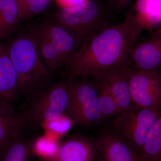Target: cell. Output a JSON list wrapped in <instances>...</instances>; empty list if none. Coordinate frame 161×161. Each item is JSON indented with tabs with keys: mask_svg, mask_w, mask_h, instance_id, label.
Returning a JSON list of instances; mask_svg holds the SVG:
<instances>
[{
	"mask_svg": "<svg viewBox=\"0 0 161 161\" xmlns=\"http://www.w3.org/2000/svg\"><path fill=\"white\" fill-rule=\"evenodd\" d=\"M71 123H74L64 114L53 120L44 124L43 126L47 130L61 135L68 131L71 125Z\"/></svg>",
	"mask_w": 161,
	"mask_h": 161,
	"instance_id": "603a6c76",
	"label": "cell"
},
{
	"mask_svg": "<svg viewBox=\"0 0 161 161\" xmlns=\"http://www.w3.org/2000/svg\"></svg>",
	"mask_w": 161,
	"mask_h": 161,
	"instance_id": "4316f807",
	"label": "cell"
},
{
	"mask_svg": "<svg viewBox=\"0 0 161 161\" xmlns=\"http://www.w3.org/2000/svg\"><path fill=\"white\" fill-rule=\"evenodd\" d=\"M132 9L143 30L161 23V0H136Z\"/></svg>",
	"mask_w": 161,
	"mask_h": 161,
	"instance_id": "e0dca14e",
	"label": "cell"
},
{
	"mask_svg": "<svg viewBox=\"0 0 161 161\" xmlns=\"http://www.w3.org/2000/svg\"></svg>",
	"mask_w": 161,
	"mask_h": 161,
	"instance_id": "83f0119b",
	"label": "cell"
},
{
	"mask_svg": "<svg viewBox=\"0 0 161 161\" xmlns=\"http://www.w3.org/2000/svg\"><path fill=\"white\" fill-rule=\"evenodd\" d=\"M110 8L100 0H88L80 6L60 9L55 15V22L74 34L83 43L111 24Z\"/></svg>",
	"mask_w": 161,
	"mask_h": 161,
	"instance_id": "3957f363",
	"label": "cell"
},
{
	"mask_svg": "<svg viewBox=\"0 0 161 161\" xmlns=\"http://www.w3.org/2000/svg\"><path fill=\"white\" fill-rule=\"evenodd\" d=\"M26 129L22 115L15 111L13 103L0 98V151L18 130Z\"/></svg>",
	"mask_w": 161,
	"mask_h": 161,
	"instance_id": "5bb4252c",
	"label": "cell"
},
{
	"mask_svg": "<svg viewBox=\"0 0 161 161\" xmlns=\"http://www.w3.org/2000/svg\"><path fill=\"white\" fill-rule=\"evenodd\" d=\"M20 95L17 73L0 40V98L13 103Z\"/></svg>",
	"mask_w": 161,
	"mask_h": 161,
	"instance_id": "4fadbf2b",
	"label": "cell"
},
{
	"mask_svg": "<svg viewBox=\"0 0 161 161\" xmlns=\"http://www.w3.org/2000/svg\"><path fill=\"white\" fill-rule=\"evenodd\" d=\"M68 81L51 84L32 95L22 115L26 128L36 129L64 115L68 103Z\"/></svg>",
	"mask_w": 161,
	"mask_h": 161,
	"instance_id": "277c9868",
	"label": "cell"
},
{
	"mask_svg": "<svg viewBox=\"0 0 161 161\" xmlns=\"http://www.w3.org/2000/svg\"><path fill=\"white\" fill-rule=\"evenodd\" d=\"M142 155L144 161L161 159V114L148 132Z\"/></svg>",
	"mask_w": 161,
	"mask_h": 161,
	"instance_id": "d6986e66",
	"label": "cell"
},
{
	"mask_svg": "<svg viewBox=\"0 0 161 161\" xmlns=\"http://www.w3.org/2000/svg\"><path fill=\"white\" fill-rule=\"evenodd\" d=\"M68 81V103L64 114L80 125H92L104 120L98 103L97 83L80 77Z\"/></svg>",
	"mask_w": 161,
	"mask_h": 161,
	"instance_id": "5b68a950",
	"label": "cell"
},
{
	"mask_svg": "<svg viewBox=\"0 0 161 161\" xmlns=\"http://www.w3.org/2000/svg\"><path fill=\"white\" fill-rule=\"evenodd\" d=\"M130 87L134 106L161 108V73L158 70L141 71L132 69Z\"/></svg>",
	"mask_w": 161,
	"mask_h": 161,
	"instance_id": "52a82bcc",
	"label": "cell"
},
{
	"mask_svg": "<svg viewBox=\"0 0 161 161\" xmlns=\"http://www.w3.org/2000/svg\"><path fill=\"white\" fill-rule=\"evenodd\" d=\"M97 83L99 108L104 119L119 115L117 103L108 83L102 78Z\"/></svg>",
	"mask_w": 161,
	"mask_h": 161,
	"instance_id": "ffe728a7",
	"label": "cell"
},
{
	"mask_svg": "<svg viewBox=\"0 0 161 161\" xmlns=\"http://www.w3.org/2000/svg\"><path fill=\"white\" fill-rule=\"evenodd\" d=\"M130 65L134 70H158L161 66V40L155 36L135 43L130 57Z\"/></svg>",
	"mask_w": 161,
	"mask_h": 161,
	"instance_id": "30bf717a",
	"label": "cell"
},
{
	"mask_svg": "<svg viewBox=\"0 0 161 161\" xmlns=\"http://www.w3.org/2000/svg\"><path fill=\"white\" fill-rule=\"evenodd\" d=\"M149 161H161V160H151Z\"/></svg>",
	"mask_w": 161,
	"mask_h": 161,
	"instance_id": "484cf974",
	"label": "cell"
},
{
	"mask_svg": "<svg viewBox=\"0 0 161 161\" xmlns=\"http://www.w3.org/2000/svg\"><path fill=\"white\" fill-rule=\"evenodd\" d=\"M59 145L55 141L47 137H40L32 144L33 153L44 161L54 155L58 151Z\"/></svg>",
	"mask_w": 161,
	"mask_h": 161,
	"instance_id": "7402d4cb",
	"label": "cell"
},
{
	"mask_svg": "<svg viewBox=\"0 0 161 161\" xmlns=\"http://www.w3.org/2000/svg\"><path fill=\"white\" fill-rule=\"evenodd\" d=\"M24 130H18L7 142L0 151V161H31L32 143L24 135Z\"/></svg>",
	"mask_w": 161,
	"mask_h": 161,
	"instance_id": "9a60e30c",
	"label": "cell"
},
{
	"mask_svg": "<svg viewBox=\"0 0 161 161\" xmlns=\"http://www.w3.org/2000/svg\"><path fill=\"white\" fill-rule=\"evenodd\" d=\"M95 145L99 161H144L142 155L112 129L101 130Z\"/></svg>",
	"mask_w": 161,
	"mask_h": 161,
	"instance_id": "ba28073f",
	"label": "cell"
},
{
	"mask_svg": "<svg viewBox=\"0 0 161 161\" xmlns=\"http://www.w3.org/2000/svg\"><path fill=\"white\" fill-rule=\"evenodd\" d=\"M20 20L27 19L45 11L51 0H15Z\"/></svg>",
	"mask_w": 161,
	"mask_h": 161,
	"instance_id": "44dd1931",
	"label": "cell"
},
{
	"mask_svg": "<svg viewBox=\"0 0 161 161\" xmlns=\"http://www.w3.org/2000/svg\"><path fill=\"white\" fill-rule=\"evenodd\" d=\"M19 20L15 0H0V40L14 31Z\"/></svg>",
	"mask_w": 161,
	"mask_h": 161,
	"instance_id": "ac0fdd59",
	"label": "cell"
},
{
	"mask_svg": "<svg viewBox=\"0 0 161 161\" xmlns=\"http://www.w3.org/2000/svg\"><path fill=\"white\" fill-rule=\"evenodd\" d=\"M132 69L129 65L101 78L109 86L117 103L119 114L125 113L135 107L131 98L130 87V76Z\"/></svg>",
	"mask_w": 161,
	"mask_h": 161,
	"instance_id": "8fae6325",
	"label": "cell"
},
{
	"mask_svg": "<svg viewBox=\"0 0 161 161\" xmlns=\"http://www.w3.org/2000/svg\"><path fill=\"white\" fill-rule=\"evenodd\" d=\"M6 47L18 74L20 94L31 97L52 84V71L31 33L18 36Z\"/></svg>",
	"mask_w": 161,
	"mask_h": 161,
	"instance_id": "7a4b0ae2",
	"label": "cell"
},
{
	"mask_svg": "<svg viewBox=\"0 0 161 161\" xmlns=\"http://www.w3.org/2000/svg\"><path fill=\"white\" fill-rule=\"evenodd\" d=\"M161 114V108H141L134 107L119 114L112 130L142 155L148 132Z\"/></svg>",
	"mask_w": 161,
	"mask_h": 161,
	"instance_id": "8992f818",
	"label": "cell"
},
{
	"mask_svg": "<svg viewBox=\"0 0 161 161\" xmlns=\"http://www.w3.org/2000/svg\"><path fill=\"white\" fill-rule=\"evenodd\" d=\"M142 30L132 8L123 22L107 25L81 44L67 64L69 79L101 78L130 65V53Z\"/></svg>",
	"mask_w": 161,
	"mask_h": 161,
	"instance_id": "6da1fadb",
	"label": "cell"
},
{
	"mask_svg": "<svg viewBox=\"0 0 161 161\" xmlns=\"http://www.w3.org/2000/svg\"><path fill=\"white\" fill-rule=\"evenodd\" d=\"M96 158L98 156L95 141L78 135L64 141L54 155L43 161H95Z\"/></svg>",
	"mask_w": 161,
	"mask_h": 161,
	"instance_id": "9c48e42d",
	"label": "cell"
},
{
	"mask_svg": "<svg viewBox=\"0 0 161 161\" xmlns=\"http://www.w3.org/2000/svg\"><path fill=\"white\" fill-rule=\"evenodd\" d=\"M36 43L42 59L52 72L66 67L69 59L51 40L32 31L31 33Z\"/></svg>",
	"mask_w": 161,
	"mask_h": 161,
	"instance_id": "2e32d148",
	"label": "cell"
},
{
	"mask_svg": "<svg viewBox=\"0 0 161 161\" xmlns=\"http://www.w3.org/2000/svg\"><path fill=\"white\" fill-rule=\"evenodd\" d=\"M88 0H55L61 9L72 8L82 5Z\"/></svg>",
	"mask_w": 161,
	"mask_h": 161,
	"instance_id": "cb8c5ba5",
	"label": "cell"
},
{
	"mask_svg": "<svg viewBox=\"0 0 161 161\" xmlns=\"http://www.w3.org/2000/svg\"><path fill=\"white\" fill-rule=\"evenodd\" d=\"M133 0H108V4L110 8L117 10H121Z\"/></svg>",
	"mask_w": 161,
	"mask_h": 161,
	"instance_id": "d4e9b609",
	"label": "cell"
},
{
	"mask_svg": "<svg viewBox=\"0 0 161 161\" xmlns=\"http://www.w3.org/2000/svg\"><path fill=\"white\" fill-rule=\"evenodd\" d=\"M33 31L51 40L69 61L82 44L74 34L56 22L44 23Z\"/></svg>",
	"mask_w": 161,
	"mask_h": 161,
	"instance_id": "7c38bea8",
	"label": "cell"
}]
</instances>
